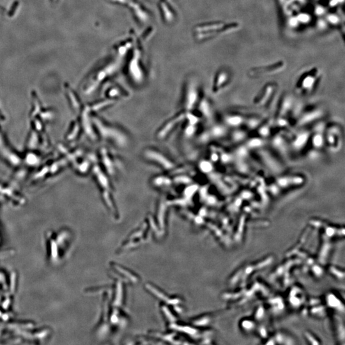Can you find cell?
Wrapping results in <instances>:
<instances>
[{
    "label": "cell",
    "mask_w": 345,
    "mask_h": 345,
    "mask_svg": "<svg viewBox=\"0 0 345 345\" xmlns=\"http://www.w3.org/2000/svg\"><path fill=\"white\" fill-rule=\"evenodd\" d=\"M96 128L100 137L120 148L126 147L129 143L127 134L120 128L104 121L99 118L94 119Z\"/></svg>",
    "instance_id": "6da1fadb"
},
{
    "label": "cell",
    "mask_w": 345,
    "mask_h": 345,
    "mask_svg": "<svg viewBox=\"0 0 345 345\" xmlns=\"http://www.w3.org/2000/svg\"><path fill=\"white\" fill-rule=\"evenodd\" d=\"M199 167L201 172L203 173H209L212 170V164L210 162H208L206 160L201 161L199 163Z\"/></svg>",
    "instance_id": "d6986e66"
},
{
    "label": "cell",
    "mask_w": 345,
    "mask_h": 345,
    "mask_svg": "<svg viewBox=\"0 0 345 345\" xmlns=\"http://www.w3.org/2000/svg\"><path fill=\"white\" fill-rule=\"evenodd\" d=\"M328 19H329V22L332 23H333V24H335V23H336L337 22V21H338V18H337V17H336V16H334V15L329 16V18H328Z\"/></svg>",
    "instance_id": "7402d4cb"
},
{
    "label": "cell",
    "mask_w": 345,
    "mask_h": 345,
    "mask_svg": "<svg viewBox=\"0 0 345 345\" xmlns=\"http://www.w3.org/2000/svg\"><path fill=\"white\" fill-rule=\"evenodd\" d=\"M298 20L302 21V22H305L308 20V16H306L305 14L304 15H301L300 17H298Z\"/></svg>",
    "instance_id": "603a6c76"
},
{
    "label": "cell",
    "mask_w": 345,
    "mask_h": 345,
    "mask_svg": "<svg viewBox=\"0 0 345 345\" xmlns=\"http://www.w3.org/2000/svg\"><path fill=\"white\" fill-rule=\"evenodd\" d=\"M184 120L185 113H181L173 117L172 119L166 122L165 124L163 125L162 127H160L157 133V138L160 139H164L167 137L169 134L173 131V130L177 127L178 123Z\"/></svg>",
    "instance_id": "9c48e42d"
},
{
    "label": "cell",
    "mask_w": 345,
    "mask_h": 345,
    "mask_svg": "<svg viewBox=\"0 0 345 345\" xmlns=\"http://www.w3.org/2000/svg\"><path fill=\"white\" fill-rule=\"evenodd\" d=\"M230 74L226 70H220L217 74L213 86V92L218 93L229 84Z\"/></svg>",
    "instance_id": "8fae6325"
},
{
    "label": "cell",
    "mask_w": 345,
    "mask_h": 345,
    "mask_svg": "<svg viewBox=\"0 0 345 345\" xmlns=\"http://www.w3.org/2000/svg\"><path fill=\"white\" fill-rule=\"evenodd\" d=\"M101 151L102 160L104 167H105V170L109 174H114L116 171V165L113 162L114 160H113L111 156V155H109V153L106 148L102 149Z\"/></svg>",
    "instance_id": "7c38bea8"
},
{
    "label": "cell",
    "mask_w": 345,
    "mask_h": 345,
    "mask_svg": "<svg viewBox=\"0 0 345 345\" xmlns=\"http://www.w3.org/2000/svg\"><path fill=\"white\" fill-rule=\"evenodd\" d=\"M173 180L167 176H157L152 180V184L155 187H167L173 184Z\"/></svg>",
    "instance_id": "4fadbf2b"
},
{
    "label": "cell",
    "mask_w": 345,
    "mask_h": 345,
    "mask_svg": "<svg viewBox=\"0 0 345 345\" xmlns=\"http://www.w3.org/2000/svg\"><path fill=\"white\" fill-rule=\"evenodd\" d=\"M173 181V182H175V183L177 184L188 185L191 183L192 180L190 177H188V176L182 174V175L176 176V177H174Z\"/></svg>",
    "instance_id": "ac0fdd59"
},
{
    "label": "cell",
    "mask_w": 345,
    "mask_h": 345,
    "mask_svg": "<svg viewBox=\"0 0 345 345\" xmlns=\"http://www.w3.org/2000/svg\"><path fill=\"white\" fill-rule=\"evenodd\" d=\"M277 88L275 83H269L261 89L253 100L254 105L258 107H265L272 100Z\"/></svg>",
    "instance_id": "52a82bcc"
},
{
    "label": "cell",
    "mask_w": 345,
    "mask_h": 345,
    "mask_svg": "<svg viewBox=\"0 0 345 345\" xmlns=\"http://www.w3.org/2000/svg\"><path fill=\"white\" fill-rule=\"evenodd\" d=\"M199 101V93L198 88L191 83L188 86L184 97V106L186 111H191L197 106Z\"/></svg>",
    "instance_id": "ba28073f"
},
{
    "label": "cell",
    "mask_w": 345,
    "mask_h": 345,
    "mask_svg": "<svg viewBox=\"0 0 345 345\" xmlns=\"http://www.w3.org/2000/svg\"><path fill=\"white\" fill-rule=\"evenodd\" d=\"M325 148L332 153H337L341 150L343 145V128L340 123H329L325 125L324 131Z\"/></svg>",
    "instance_id": "7a4b0ae2"
},
{
    "label": "cell",
    "mask_w": 345,
    "mask_h": 345,
    "mask_svg": "<svg viewBox=\"0 0 345 345\" xmlns=\"http://www.w3.org/2000/svg\"><path fill=\"white\" fill-rule=\"evenodd\" d=\"M323 109L320 106H312L304 108L299 112L296 119V125L298 127H307L308 124L319 121L324 114Z\"/></svg>",
    "instance_id": "277c9868"
},
{
    "label": "cell",
    "mask_w": 345,
    "mask_h": 345,
    "mask_svg": "<svg viewBox=\"0 0 345 345\" xmlns=\"http://www.w3.org/2000/svg\"><path fill=\"white\" fill-rule=\"evenodd\" d=\"M196 125H192L187 123V125L184 128V134L187 137H191L196 132Z\"/></svg>",
    "instance_id": "ffe728a7"
},
{
    "label": "cell",
    "mask_w": 345,
    "mask_h": 345,
    "mask_svg": "<svg viewBox=\"0 0 345 345\" xmlns=\"http://www.w3.org/2000/svg\"><path fill=\"white\" fill-rule=\"evenodd\" d=\"M114 100L108 99L98 102L93 107V109H94V111H101L104 109H106L107 107L112 106L113 104H114Z\"/></svg>",
    "instance_id": "e0dca14e"
},
{
    "label": "cell",
    "mask_w": 345,
    "mask_h": 345,
    "mask_svg": "<svg viewBox=\"0 0 345 345\" xmlns=\"http://www.w3.org/2000/svg\"><path fill=\"white\" fill-rule=\"evenodd\" d=\"M296 132L294 133L289 141L290 146L293 149L294 152H302L305 148L309 145L311 130L300 127Z\"/></svg>",
    "instance_id": "8992f818"
},
{
    "label": "cell",
    "mask_w": 345,
    "mask_h": 345,
    "mask_svg": "<svg viewBox=\"0 0 345 345\" xmlns=\"http://www.w3.org/2000/svg\"><path fill=\"white\" fill-rule=\"evenodd\" d=\"M320 71L316 68L304 73L298 78L295 84L297 93L302 96L309 95L315 91L320 80Z\"/></svg>",
    "instance_id": "3957f363"
},
{
    "label": "cell",
    "mask_w": 345,
    "mask_h": 345,
    "mask_svg": "<svg viewBox=\"0 0 345 345\" xmlns=\"http://www.w3.org/2000/svg\"><path fill=\"white\" fill-rule=\"evenodd\" d=\"M226 123L230 126H238L244 123L243 117L237 114H230L226 116Z\"/></svg>",
    "instance_id": "9a60e30c"
},
{
    "label": "cell",
    "mask_w": 345,
    "mask_h": 345,
    "mask_svg": "<svg viewBox=\"0 0 345 345\" xmlns=\"http://www.w3.org/2000/svg\"><path fill=\"white\" fill-rule=\"evenodd\" d=\"M284 66V62L283 61H281L274 63V65H271L254 68L249 71V74L252 77L269 75L270 74H274L276 72H278L280 70H283Z\"/></svg>",
    "instance_id": "30bf717a"
},
{
    "label": "cell",
    "mask_w": 345,
    "mask_h": 345,
    "mask_svg": "<svg viewBox=\"0 0 345 345\" xmlns=\"http://www.w3.org/2000/svg\"><path fill=\"white\" fill-rule=\"evenodd\" d=\"M199 109L203 116L208 118L211 116L212 110L210 104L206 99H203L199 103Z\"/></svg>",
    "instance_id": "2e32d148"
},
{
    "label": "cell",
    "mask_w": 345,
    "mask_h": 345,
    "mask_svg": "<svg viewBox=\"0 0 345 345\" xmlns=\"http://www.w3.org/2000/svg\"><path fill=\"white\" fill-rule=\"evenodd\" d=\"M146 160L157 164L166 171L173 170L175 167L174 162L160 152L153 148H146L143 153Z\"/></svg>",
    "instance_id": "5b68a950"
},
{
    "label": "cell",
    "mask_w": 345,
    "mask_h": 345,
    "mask_svg": "<svg viewBox=\"0 0 345 345\" xmlns=\"http://www.w3.org/2000/svg\"><path fill=\"white\" fill-rule=\"evenodd\" d=\"M95 173L97 176V180H98L100 186L104 188V191H111V184L109 180L108 177L106 176V173L102 171L98 167L95 170Z\"/></svg>",
    "instance_id": "5bb4252c"
},
{
    "label": "cell",
    "mask_w": 345,
    "mask_h": 345,
    "mask_svg": "<svg viewBox=\"0 0 345 345\" xmlns=\"http://www.w3.org/2000/svg\"><path fill=\"white\" fill-rule=\"evenodd\" d=\"M197 185H189L187 187H186V188L184 191L185 194V196H188V195H191L194 193V192L197 190Z\"/></svg>",
    "instance_id": "44dd1931"
}]
</instances>
